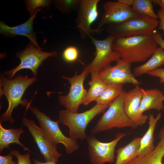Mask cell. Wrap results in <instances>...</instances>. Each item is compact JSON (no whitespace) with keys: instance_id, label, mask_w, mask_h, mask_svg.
Returning a JSON list of instances; mask_svg holds the SVG:
<instances>
[{"instance_id":"obj_1","label":"cell","mask_w":164,"mask_h":164,"mask_svg":"<svg viewBox=\"0 0 164 164\" xmlns=\"http://www.w3.org/2000/svg\"><path fill=\"white\" fill-rule=\"evenodd\" d=\"M37 80L36 77H29L19 74L14 79H9L3 73L0 75V97L3 95L6 97L8 107L7 110L1 114L0 121H9L13 124L14 120L12 117L13 109L21 104L28 108L30 102L26 99L22 100L23 95L27 88Z\"/></svg>"},{"instance_id":"obj_2","label":"cell","mask_w":164,"mask_h":164,"mask_svg":"<svg viewBox=\"0 0 164 164\" xmlns=\"http://www.w3.org/2000/svg\"><path fill=\"white\" fill-rule=\"evenodd\" d=\"M158 47L152 35L115 38L112 43L121 58L131 64L145 61Z\"/></svg>"},{"instance_id":"obj_3","label":"cell","mask_w":164,"mask_h":164,"mask_svg":"<svg viewBox=\"0 0 164 164\" xmlns=\"http://www.w3.org/2000/svg\"><path fill=\"white\" fill-rule=\"evenodd\" d=\"M109 105L96 104L89 110L81 113L61 110L59 112L58 121L69 127L70 137L76 140H83L87 137L86 129L89 123L95 116L104 112Z\"/></svg>"},{"instance_id":"obj_4","label":"cell","mask_w":164,"mask_h":164,"mask_svg":"<svg viewBox=\"0 0 164 164\" xmlns=\"http://www.w3.org/2000/svg\"><path fill=\"white\" fill-rule=\"evenodd\" d=\"M126 91L124 92L109 104L96 124L90 131L91 134L95 135L100 132L114 128H118L130 127L136 128L137 125L127 116L124 107V98Z\"/></svg>"},{"instance_id":"obj_5","label":"cell","mask_w":164,"mask_h":164,"mask_svg":"<svg viewBox=\"0 0 164 164\" xmlns=\"http://www.w3.org/2000/svg\"><path fill=\"white\" fill-rule=\"evenodd\" d=\"M159 24L156 19L139 15L121 23L108 25L106 31L114 38L149 35L152 34Z\"/></svg>"},{"instance_id":"obj_6","label":"cell","mask_w":164,"mask_h":164,"mask_svg":"<svg viewBox=\"0 0 164 164\" xmlns=\"http://www.w3.org/2000/svg\"><path fill=\"white\" fill-rule=\"evenodd\" d=\"M31 112L37 120L39 127L48 137L56 145L61 143L65 146L67 154H71L79 148L76 140L65 136L59 127L58 121H54L50 117L42 112L36 107L28 106Z\"/></svg>"},{"instance_id":"obj_7","label":"cell","mask_w":164,"mask_h":164,"mask_svg":"<svg viewBox=\"0 0 164 164\" xmlns=\"http://www.w3.org/2000/svg\"><path fill=\"white\" fill-rule=\"evenodd\" d=\"M88 70L84 68L81 73H77L72 77L63 75L62 78L68 81L70 84V91L66 96L60 95L58 101L60 104L64 107L66 110L74 113L77 112L80 105L86 101L87 91L84 86V82L88 75Z\"/></svg>"},{"instance_id":"obj_8","label":"cell","mask_w":164,"mask_h":164,"mask_svg":"<svg viewBox=\"0 0 164 164\" xmlns=\"http://www.w3.org/2000/svg\"><path fill=\"white\" fill-rule=\"evenodd\" d=\"M57 55L55 51L48 52L42 51L35 47L31 42L24 50L16 53V57L21 60L20 63L14 68L4 71L3 73L7 78L12 79L18 71L22 69H27L31 70L34 77H36L37 70L42 62L49 57L56 56Z\"/></svg>"},{"instance_id":"obj_9","label":"cell","mask_w":164,"mask_h":164,"mask_svg":"<svg viewBox=\"0 0 164 164\" xmlns=\"http://www.w3.org/2000/svg\"><path fill=\"white\" fill-rule=\"evenodd\" d=\"M96 49L95 57L92 61L84 67L89 73L98 74L103 69L109 66L112 62L121 58L119 54L112 48V43L114 39L109 35L103 40H97L90 36Z\"/></svg>"},{"instance_id":"obj_10","label":"cell","mask_w":164,"mask_h":164,"mask_svg":"<svg viewBox=\"0 0 164 164\" xmlns=\"http://www.w3.org/2000/svg\"><path fill=\"white\" fill-rule=\"evenodd\" d=\"M99 0H80L77 10L75 27L77 29L82 39L95 34H100L104 30L92 29V24L98 15L97 5Z\"/></svg>"},{"instance_id":"obj_11","label":"cell","mask_w":164,"mask_h":164,"mask_svg":"<svg viewBox=\"0 0 164 164\" xmlns=\"http://www.w3.org/2000/svg\"><path fill=\"white\" fill-rule=\"evenodd\" d=\"M125 133L117 134L116 138L108 142H103L97 139L94 135L90 134L86 138L89 155L92 164L112 163L114 160L115 148L119 141L125 135Z\"/></svg>"},{"instance_id":"obj_12","label":"cell","mask_w":164,"mask_h":164,"mask_svg":"<svg viewBox=\"0 0 164 164\" xmlns=\"http://www.w3.org/2000/svg\"><path fill=\"white\" fill-rule=\"evenodd\" d=\"M116 62V65L109 66L98 74L106 84L123 85L129 83L136 86L142 84L132 73L131 63L121 58Z\"/></svg>"},{"instance_id":"obj_13","label":"cell","mask_w":164,"mask_h":164,"mask_svg":"<svg viewBox=\"0 0 164 164\" xmlns=\"http://www.w3.org/2000/svg\"><path fill=\"white\" fill-rule=\"evenodd\" d=\"M22 122L32 135L46 162L52 161L58 162V158L62 154L57 151V145L54 143L41 128L36 125L34 120H29L24 117Z\"/></svg>"},{"instance_id":"obj_14","label":"cell","mask_w":164,"mask_h":164,"mask_svg":"<svg viewBox=\"0 0 164 164\" xmlns=\"http://www.w3.org/2000/svg\"><path fill=\"white\" fill-rule=\"evenodd\" d=\"M103 8L104 12L97 28L98 30L102 29L106 25L121 23L139 15L133 11L132 6L118 1L106 2L103 4Z\"/></svg>"},{"instance_id":"obj_15","label":"cell","mask_w":164,"mask_h":164,"mask_svg":"<svg viewBox=\"0 0 164 164\" xmlns=\"http://www.w3.org/2000/svg\"><path fill=\"white\" fill-rule=\"evenodd\" d=\"M142 88L139 85L128 92H126L124 101L125 112L128 117L138 126L146 123L149 119L147 115L139 113L140 103L142 97Z\"/></svg>"},{"instance_id":"obj_16","label":"cell","mask_w":164,"mask_h":164,"mask_svg":"<svg viewBox=\"0 0 164 164\" xmlns=\"http://www.w3.org/2000/svg\"><path fill=\"white\" fill-rule=\"evenodd\" d=\"M42 8L38 9L33 15L23 24L14 27L7 26L2 21L0 22V33L5 35L15 36H24L27 37L31 42L38 49H42L38 45L36 39V33L33 30V19L38 11L41 10Z\"/></svg>"},{"instance_id":"obj_17","label":"cell","mask_w":164,"mask_h":164,"mask_svg":"<svg viewBox=\"0 0 164 164\" xmlns=\"http://www.w3.org/2000/svg\"><path fill=\"white\" fill-rule=\"evenodd\" d=\"M142 97L141 101L139 113L143 114L147 110L155 109L158 111L163 107L164 95L162 91L157 89H145L142 88Z\"/></svg>"},{"instance_id":"obj_18","label":"cell","mask_w":164,"mask_h":164,"mask_svg":"<svg viewBox=\"0 0 164 164\" xmlns=\"http://www.w3.org/2000/svg\"><path fill=\"white\" fill-rule=\"evenodd\" d=\"M162 117V113H159L155 117L153 114L149 115L148 128L142 138H141L140 147L137 156L142 157L152 151L155 148L154 144V134L158 121Z\"/></svg>"},{"instance_id":"obj_19","label":"cell","mask_w":164,"mask_h":164,"mask_svg":"<svg viewBox=\"0 0 164 164\" xmlns=\"http://www.w3.org/2000/svg\"><path fill=\"white\" fill-rule=\"evenodd\" d=\"M0 121V153L5 148H9L11 143L17 144L22 147L24 151L32 152L19 141L20 136L24 132L22 128L6 129L2 125Z\"/></svg>"},{"instance_id":"obj_20","label":"cell","mask_w":164,"mask_h":164,"mask_svg":"<svg viewBox=\"0 0 164 164\" xmlns=\"http://www.w3.org/2000/svg\"><path fill=\"white\" fill-rule=\"evenodd\" d=\"M141 138L135 137L127 145L119 148L117 151L116 160L114 164H126L137 157L140 147Z\"/></svg>"},{"instance_id":"obj_21","label":"cell","mask_w":164,"mask_h":164,"mask_svg":"<svg viewBox=\"0 0 164 164\" xmlns=\"http://www.w3.org/2000/svg\"><path fill=\"white\" fill-rule=\"evenodd\" d=\"M164 64V50L160 46L154 51L151 58L142 65L135 67L133 74L140 76L158 68Z\"/></svg>"},{"instance_id":"obj_22","label":"cell","mask_w":164,"mask_h":164,"mask_svg":"<svg viewBox=\"0 0 164 164\" xmlns=\"http://www.w3.org/2000/svg\"><path fill=\"white\" fill-rule=\"evenodd\" d=\"M91 74V80L89 82L90 87L87 92L86 100L83 104L87 105L91 102L95 101L106 88V84L101 78L98 74Z\"/></svg>"},{"instance_id":"obj_23","label":"cell","mask_w":164,"mask_h":164,"mask_svg":"<svg viewBox=\"0 0 164 164\" xmlns=\"http://www.w3.org/2000/svg\"><path fill=\"white\" fill-rule=\"evenodd\" d=\"M164 147L156 146L155 149L148 154L142 157L137 156L126 164H163Z\"/></svg>"},{"instance_id":"obj_24","label":"cell","mask_w":164,"mask_h":164,"mask_svg":"<svg viewBox=\"0 0 164 164\" xmlns=\"http://www.w3.org/2000/svg\"><path fill=\"white\" fill-rule=\"evenodd\" d=\"M122 86L121 85L107 84L106 88L95 100L96 104H110L124 92L125 90L123 89Z\"/></svg>"},{"instance_id":"obj_25","label":"cell","mask_w":164,"mask_h":164,"mask_svg":"<svg viewBox=\"0 0 164 164\" xmlns=\"http://www.w3.org/2000/svg\"><path fill=\"white\" fill-rule=\"evenodd\" d=\"M153 3L152 0H135L132 7L133 11L139 15H146L158 19Z\"/></svg>"},{"instance_id":"obj_26","label":"cell","mask_w":164,"mask_h":164,"mask_svg":"<svg viewBox=\"0 0 164 164\" xmlns=\"http://www.w3.org/2000/svg\"><path fill=\"white\" fill-rule=\"evenodd\" d=\"M80 0H55V7L60 12L69 13L78 10Z\"/></svg>"},{"instance_id":"obj_27","label":"cell","mask_w":164,"mask_h":164,"mask_svg":"<svg viewBox=\"0 0 164 164\" xmlns=\"http://www.w3.org/2000/svg\"><path fill=\"white\" fill-rule=\"evenodd\" d=\"M51 0H27L25 1L27 10L29 12L30 16H32L39 8L46 7L48 9L52 3Z\"/></svg>"},{"instance_id":"obj_28","label":"cell","mask_w":164,"mask_h":164,"mask_svg":"<svg viewBox=\"0 0 164 164\" xmlns=\"http://www.w3.org/2000/svg\"><path fill=\"white\" fill-rule=\"evenodd\" d=\"M78 54V51L76 47L73 46H69L64 50L63 57L65 61L71 62L77 59Z\"/></svg>"},{"instance_id":"obj_29","label":"cell","mask_w":164,"mask_h":164,"mask_svg":"<svg viewBox=\"0 0 164 164\" xmlns=\"http://www.w3.org/2000/svg\"><path fill=\"white\" fill-rule=\"evenodd\" d=\"M10 154L16 157L17 159V164H31L29 159L30 154L27 153L26 154L22 155L19 151L15 149L11 150Z\"/></svg>"},{"instance_id":"obj_30","label":"cell","mask_w":164,"mask_h":164,"mask_svg":"<svg viewBox=\"0 0 164 164\" xmlns=\"http://www.w3.org/2000/svg\"><path fill=\"white\" fill-rule=\"evenodd\" d=\"M150 76L159 78L160 83H164V68H158L146 73Z\"/></svg>"},{"instance_id":"obj_31","label":"cell","mask_w":164,"mask_h":164,"mask_svg":"<svg viewBox=\"0 0 164 164\" xmlns=\"http://www.w3.org/2000/svg\"><path fill=\"white\" fill-rule=\"evenodd\" d=\"M13 155L10 154L6 156H0V164H17L18 160H12Z\"/></svg>"},{"instance_id":"obj_32","label":"cell","mask_w":164,"mask_h":164,"mask_svg":"<svg viewBox=\"0 0 164 164\" xmlns=\"http://www.w3.org/2000/svg\"><path fill=\"white\" fill-rule=\"evenodd\" d=\"M152 35L158 45L161 47L164 50V40L162 39L160 33L155 30Z\"/></svg>"},{"instance_id":"obj_33","label":"cell","mask_w":164,"mask_h":164,"mask_svg":"<svg viewBox=\"0 0 164 164\" xmlns=\"http://www.w3.org/2000/svg\"><path fill=\"white\" fill-rule=\"evenodd\" d=\"M156 14L160 19L158 28L162 30L164 32V12L159 9L157 11Z\"/></svg>"},{"instance_id":"obj_34","label":"cell","mask_w":164,"mask_h":164,"mask_svg":"<svg viewBox=\"0 0 164 164\" xmlns=\"http://www.w3.org/2000/svg\"><path fill=\"white\" fill-rule=\"evenodd\" d=\"M152 2L154 4L159 5L160 7V10L164 12V0H152Z\"/></svg>"},{"instance_id":"obj_35","label":"cell","mask_w":164,"mask_h":164,"mask_svg":"<svg viewBox=\"0 0 164 164\" xmlns=\"http://www.w3.org/2000/svg\"><path fill=\"white\" fill-rule=\"evenodd\" d=\"M135 0H118V1L123 4L128 6L132 5Z\"/></svg>"},{"instance_id":"obj_36","label":"cell","mask_w":164,"mask_h":164,"mask_svg":"<svg viewBox=\"0 0 164 164\" xmlns=\"http://www.w3.org/2000/svg\"><path fill=\"white\" fill-rule=\"evenodd\" d=\"M56 162L53 161L42 162L38 161L36 159H34V164H56Z\"/></svg>"},{"instance_id":"obj_37","label":"cell","mask_w":164,"mask_h":164,"mask_svg":"<svg viewBox=\"0 0 164 164\" xmlns=\"http://www.w3.org/2000/svg\"><path fill=\"white\" fill-rule=\"evenodd\" d=\"M162 110L163 111H164V106H163Z\"/></svg>"}]
</instances>
